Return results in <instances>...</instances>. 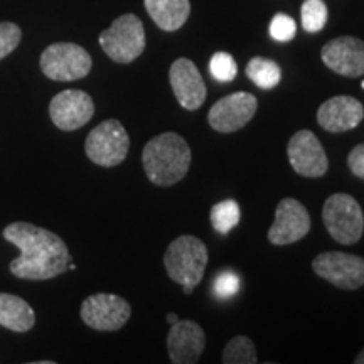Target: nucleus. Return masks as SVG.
<instances>
[{"label": "nucleus", "instance_id": "1", "mask_svg": "<svg viewBox=\"0 0 364 364\" xmlns=\"http://www.w3.org/2000/svg\"><path fill=\"white\" fill-rule=\"evenodd\" d=\"M4 238L21 250L9 270L22 280H49L68 270L71 255L61 236L31 223L16 221L6 226Z\"/></svg>", "mask_w": 364, "mask_h": 364}, {"label": "nucleus", "instance_id": "2", "mask_svg": "<svg viewBox=\"0 0 364 364\" xmlns=\"http://www.w3.org/2000/svg\"><path fill=\"white\" fill-rule=\"evenodd\" d=\"M189 144L184 136L166 132L150 139L142 150V164L147 179L159 188H171L188 174L191 167Z\"/></svg>", "mask_w": 364, "mask_h": 364}, {"label": "nucleus", "instance_id": "3", "mask_svg": "<svg viewBox=\"0 0 364 364\" xmlns=\"http://www.w3.org/2000/svg\"><path fill=\"white\" fill-rule=\"evenodd\" d=\"M208 265V248L198 236L182 235L167 247L164 267L176 284L182 285L184 294H191L201 284Z\"/></svg>", "mask_w": 364, "mask_h": 364}, {"label": "nucleus", "instance_id": "4", "mask_svg": "<svg viewBox=\"0 0 364 364\" xmlns=\"http://www.w3.org/2000/svg\"><path fill=\"white\" fill-rule=\"evenodd\" d=\"M322 221L332 240L341 245H356L364 231V215L353 196L338 193L327 198Z\"/></svg>", "mask_w": 364, "mask_h": 364}, {"label": "nucleus", "instance_id": "5", "mask_svg": "<svg viewBox=\"0 0 364 364\" xmlns=\"http://www.w3.org/2000/svg\"><path fill=\"white\" fill-rule=\"evenodd\" d=\"M100 46L112 61L129 65L145 49V29L134 14L117 17L113 24L100 34Z\"/></svg>", "mask_w": 364, "mask_h": 364}, {"label": "nucleus", "instance_id": "6", "mask_svg": "<svg viewBox=\"0 0 364 364\" xmlns=\"http://www.w3.org/2000/svg\"><path fill=\"white\" fill-rule=\"evenodd\" d=\"M130 149V136L115 118L105 120L90 132L85 140V152L100 167L120 166Z\"/></svg>", "mask_w": 364, "mask_h": 364}, {"label": "nucleus", "instance_id": "7", "mask_svg": "<svg viewBox=\"0 0 364 364\" xmlns=\"http://www.w3.org/2000/svg\"><path fill=\"white\" fill-rule=\"evenodd\" d=\"M41 71L53 81H76L91 71V56L85 48L75 43L48 46L41 54Z\"/></svg>", "mask_w": 364, "mask_h": 364}, {"label": "nucleus", "instance_id": "8", "mask_svg": "<svg viewBox=\"0 0 364 364\" xmlns=\"http://www.w3.org/2000/svg\"><path fill=\"white\" fill-rule=\"evenodd\" d=\"M81 321L95 331H120L132 316V307L115 294H95L81 304Z\"/></svg>", "mask_w": 364, "mask_h": 364}, {"label": "nucleus", "instance_id": "9", "mask_svg": "<svg viewBox=\"0 0 364 364\" xmlns=\"http://www.w3.org/2000/svg\"><path fill=\"white\" fill-rule=\"evenodd\" d=\"M314 272L343 290H356L364 285V258L343 252H326L312 262Z\"/></svg>", "mask_w": 364, "mask_h": 364}, {"label": "nucleus", "instance_id": "10", "mask_svg": "<svg viewBox=\"0 0 364 364\" xmlns=\"http://www.w3.org/2000/svg\"><path fill=\"white\" fill-rule=\"evenodd\" d=\"M257 110L258 102L252 93L236 91L213 105L208 113V122L211 129L220 134H233L243 129L255 117Z\"/></svg>", "mask_w": 364, "mask_h": 364}, {"label": "nucleus", "instance_id": "11", "mask_svg": "<svg viewBox=\"0 0 364 364\" xmlns=\"http://www.w3.org/2000/svg\"><path fill=\"white\" fill-rule=\"evenodd\" d=\"M290 166L299 176L317 179L329 169V159L322 144L311 130H300L287 145Z\"/></svg>", "mask_w": 364, "mask_h": 364}, {"label": "nucleus", "instance_id": "12", "mask_svg": "<svg viewBox=\"0 0 364 364\" xmlns=\"http://www.w3.org/2000/svg\"><path fill=\"white\" fill-rule=\"evenodd\" d=\"M309 231L311 216L306 206L294 198L282 199L277 206L275 221L268 230V241L277 247H284L306 238Z\"/></svg>", "mask_w": 364, "mask_h": 364}, {"label": "nucleus", "instance_id": "13", "mask_svg": "<svg viewBox=\"0 0 364 364\" xmlns=\"http://www.w3.org/2000/svg\"><path fill=\"white\" fill-rule=\"evenodd\" d=\"M93 115V98L81 90L61 91L49 103V117L59 130H78L88 124Z\"/></svg>", "mask_w": 364, "mask_h": 364}, {"label": "nucleus", "instance_id": "14", "mask_svg": "<svg viewBox=\"0 0 364 364\" xmlns=\"http://www.w3.org/2000/svg\"><path fill=\"white\" fill-rule=\"evenodd\" d=\"M169 81L174 97L182 108L194 112L206 102L208 90L198 66L188 58H179L172 63L169 70Z\"/></svg>", "mask_w": 364, "mask_h": 364}, {"label": "nucleus", "instance_id": "15", "mask_svg": "<svg viewBox=\"0 0 364 364\" xmlns=\"http://www.w3.org/2000/svg\"><path fill=\"white\" fill-rule=\"evenodd\" d=\"M324 65L348 78L364 75V43L353 36H343L327 43L322 48Z\"/></svg>", "mask_w": 364, "mask_h": 364}, {"label": "nucleus", "instance_id": "16", "mask_svg": "<svg viewBox=\"0 0 364 364\" xmlns=\"http://www.w3.org/2000/svg\"><path fill=\"white\" fill-rule=\"evenodd\" d=\"M206 349V334L194 321H177L167 336V351L174 364H194Z\"/></svg>", "mask_w": 364, "mask_h": 364}, {"label": "nucleus", "instance_id": "17", "mask_svg": "<svg viewBox=\"0 0 364 364\" xmlns=\"http://www.w3.org/2000/svg\"><path fill=\"white\" fill-rule=\"evenodd\" d=\"M364 118V108L356 98L339 95L329 98L318 107L317 124L332 134L356 129Z\"/></svg>", "mask_w": 364, "mask_h": 364}, {"label": "nucleus", "instance_id": "18", "mask_svg": "<svg viewBox=\"0 0 364 364\" xmlns=\"http://www.w3.org/2000/svg\"><path fill=\"white\" fill-rule=\"evenodd\" d=\"M149 16L166 33L179 31L189 19V0H144Z\"/></svg>", "mask_w": 364, "mask_h": 364}, {"label": "nucleus", "instance_id": "19", "mask_svg": "<svg viewBox=\"0 0 364 364\" xmlns=\"http://www.w3.org/2000/svg\"><path fill=\"white\" fill-rule=\"evenodd\" d=\"M34 324L36 314L24 299L0 292V326L14 332H27Z\"/></svg>", "mask_w": 364, "mask_h": 364}, {"label": "nucleus", "instance_id": "20", "mask_svg": "<svg viewBox=\"0 0 364 364\" xmlns=\"http://www.w3.org/2000/svg\"><path fill=\"white\" fill-rule=\"evenodd\" d=\"M247 76L258 88L272 90L280 83L282 70L273 59L253 58L247 65Z\"/></svg>", "mask_w": 364, "mask_h": 364}, {"label": "nucleus", "instance_id": "21", "mask_svg": "<svg viewBox=\"0 0 364 364\" xmlns=\"http://www.w3.org/2000/svg\"><path fill=\"white\" fill-rule=\"evenodd\" d=\"M241 211L238 203L233 201V199H225V201L215 204L211 208V215H209V220H211V225L220 235H228L236 225L240 223Z\"/></svg>", "mask_w": 364, "mask_h": 364}, {"label": "nucleus", "instance_id": "22", "mask_svg": "<svg viewBox=\"0 0 364 364\" xmlns=\"http://www.w3.org/2000/svg\"><path fill=\"white\" fill-rule=\"evenodd\" d=\"M223 363L225 364H255L258 363L257 349L253 341L247 336H236L225 346L223 351Z\"/></svg>", "mask_w": 364, "mask_h": 364}, {"label": "nucleus", "instance_id": "23", "mask_svg": "<svg viewBox=\"0 0 364 364\" xmlns=\"http://www.w3.org/2000/svg\"><path fill=\"white\" fill-rule=\"evenodd\" d=\"M300 17H302L304 31L312 34L324 29L327 19H329V11H327L324 0H306L302 4Z\"/></svg>", "mask_w": 364, "mask_h": 364}, {"label": "nucleus", "instance_id": "24", "mask_svg": "<svg viewBox=\"0 0 364 364\" xmlns=\"http://www.w3.org/2000/svg\"><path fill=\"white\" fill-rule=\"evenodd\" d=\"M209 73L216 81L221 83H230L238 75V66H236L235 58L230 53L220 51L213 54L211 61H209Z\"/></svg>", "mask_w": 364, "mask_h": 364}, {"label": "nucleus", "instance_id": "25", "mask_svg": "<svg viewBox=\"0 0 364 364\" xmlns=\"http://www.w3.org/2000/svg\"><path fill=\"white\" fill-rule=\"evenodd\" d=\"M297 34V24L287 14H277L270 22V36L279 43H289Z\"/></svg>", "mask_w": 364, "mask_h": 364}, {"label": "nucleus", "instance_id": "26", "mask_svg": "<svg viewBox=\"0 0 364 364\" xmlns=\"http://www.w3.org/2000/svg\"><path fill=\"white\" fill-rule=\"evenodd\" d=\"M22 31L21 27L14 22H0V59L7 58L14 53L21 43Z\"/></svg>", "mask_w": 364, "mask_h": 364}, {"label": "nucleus", "instance_id": "27", "mask_svg": "<svg viewBox=\"0 0 364 364\" xmlns=\"http://www.w3.org/2000/svg\"><path fill=\"white\" fill-rule=\"evenodd\" d=\"M240 290V279L233 272H223L215 280V294L218 299L228 300Z\"/></svg>", "mask_w": 364, "mask_h": 364}, {"label": "nucleus", "instance_id": "28", "mask_svg": "<svg viewBox=\"0 0 364 364\" xmlns=\"http://www.w3.org/2000/svg\"><path fill=\"white\" fill-rule=\"evenodd\" d=\"M348 166L354 176L364 181V144L356 145V147L349 152Z\"/></svg>", "mask_w": 364, "mask_h": 364}, {"label": "nucleus", "instance_id": "29", "mask_svg": "<svg viewBox=\"0 0 364 364\" xmlns=\"http://www.w3.org/2000/svg\"><path fill=\"white\" fill-rule=\"evenodd\" d=\"M167 321H169V324L172 326V324H174V322H177V321H179V317H177L176 316V314H169V316H167Z\"/></svg>", "mask_w": 364, "mask_h": 364}, {"label": "nucleus", "instance_id": "30", "mask_svg": "<svg viewBox=\"0 0 364 364\" xmlns=\"http://www.w3.org/2000/svg\"><path fill=\"white\" fill-rule=\"evenodd\" d=\"M354 363H356V364H364V349L358 354V358L354 359Z\"/></svg>", "mask_w": 364, "mask_h": 364}, {"label": "nucleus", "instance_id": "31", "mask_svg": "<svg viewBox=\"0 0 364 364\" xmlns=\"http://www.w3.org/2000/svg\"><path fill=\"white\" fill-rule=\"evenodd\" d=\"M363 88H364V81H363Z\"/></svg>", "mask_w": 364, "mask_h": 364}]
</instances>
